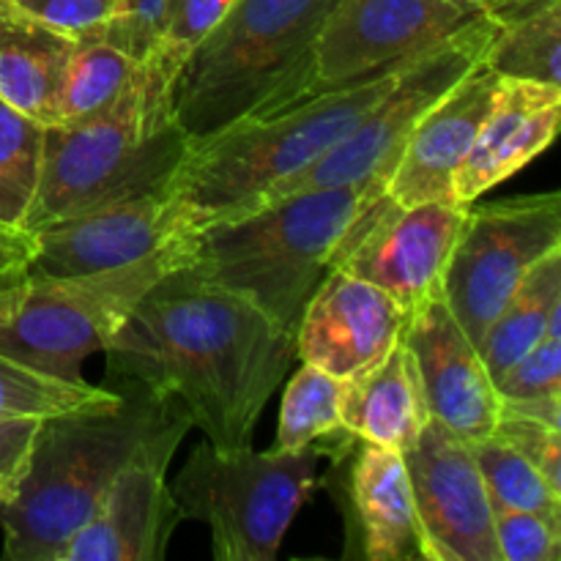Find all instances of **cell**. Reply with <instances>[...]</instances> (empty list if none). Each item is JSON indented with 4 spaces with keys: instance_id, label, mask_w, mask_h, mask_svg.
<instances>
[{
    "instance_id": "1",
    "label": "cell",
    "mask_w": 561,
    "mask_h": 561,
    "mask_svg": "<svg viewBox=\"0 0 561 561\" xmlns=\"http://www.w3.org/2000/svg\"><path fill=\"white\" fill-rule=\"evenodd\" d=\"M104 354L110 378L173 398L211 447L244 449L294 365L296 337L179 268L142 296Z\"/></svg>"
},
{
    "instance_id": "2",
    "label": "cell",
    "mask_w": 561,
    "mask_h": 561,
    "mask_svg": "<svg viewBox=\"0 0 561 561\" xmlns=\"http://www.w3.org/2000/svg\"><path fill=\"white\" fill-rule=\"evenodd\" d=\"M115 398L38 422L16 485L0 499L5 561H64L126 463L186 416L173 398L110 378ZM190 420V416H186Z\"/></svg>"
},
{
    "instance_id": "3",
    "label": "cell",
    "mask_w": 561,
    "mask_h": 561,
    "mask_svg": "<svg viewBox=\"0 0 561 561\" xmlns=\"http://www.w3.org/2000/svg\"><path fill=\"white\" fill-rule=\"evenodd\" d=\"M184 60L159 44L113 107L77 126H44L42 179L25 233L168 190L190 148L173 104Z\"/></svg>"
},
{
    "instance_id": "4",
    "label": "cell",
    "mask_w": 561,
    "mask_h": 561,
    "mask_svg": "<svg viewBox=\"0 0 561 561\" xmlns=\"http://www.w3.org/2000/svg\"><path fill=\"white\" fill-rule=\"evenodd\" d=\"M383 195V184L329 186L230 214L192 236L184 272L241 296L296 337L301 312L334 268L340 244Z\"/></svg>"
},
{
    "instance_id": "5",
    "label": "cell",
    "mask_w": 561,
    "mask_h": 561,
    "mask_svg": "<svg viewBox=\"0 0 561 561\" xmlns=\"http://www.w3.org/2000/svg\"><path fill=\"white\" fill-rule=\"evenodd\" d=\"M334 0H236L186 55L175 118L190 140L318 93V36Z\"/></svg>"
},
{
    "instance_id": "6",
    "label": "cell",
    "mask_w": 561,
    "mask_h": 561,
    "mask_svg": "<svg viewBox=\"0 0 561 561\" xmlns=\"http://www.w3.org/2000/svg\"><path fill=\"white\" fill-rule=\"evenodd\" d=\"M405 64L190 140L184 162L168 186L190 228L197 233L203 225L247 211L268 190L318 162L389 91Z\"/></svg>"
},
{
    "instance_id": "7",
    "label": "cell",
    "mask_w": 561,
    "mask_h": 561,
    "mask_svg": "<svg viewBox=\"0 0 561 561\" xmlns=\"http://www.w3.org/2000/svg\"><path fill=\"white\" fill-rule=\"evenodd\" d=\"M192 236L110 272L25 277L0 294V356L80 381L88 356L107 351L142 296L190 263Z\"/></svg>"
},
{
    "instance_id": "8",
    "label": "cell",
    "mask_w": 561,
    "mask_h": 561,
    "mask_svg": "<svg viewBox=\"0 0 561 561\" xmlns=\"http://www.w3.org/2000/svg\"><path fill=\"white\" fill-rule=\"evenodd\" d=\"M321 449L255 453L197 444L170 482L184 520L211 531L217 561H272L290 524L318 485Z\"/></svg>"
},
{
    "instance_id": "9",
    "label": "cell",
    "mask_w": 561,
    "mask_h": 561,
    "mask_svg": "<svg viewBox=\"0 0 561 561\" xmlns=\"http://www.w3.org/2000/svg\"><path fill=\"white\" fill-rule=\"evenodd\" d=\"M499 25L491 16H480L466 25L447 42L436 44L427 53L416 55L400 69L389 91L367 110L359 124L318 162L290 175L283 184L268 190L257 208L277 197L296 195V192L329 190V186L351 184H383L387 186L405 140L420 124L422 115L449 91L458 80H463L477 64H482ZM247 208V211H250ZM241 214V211H239Z\"/></svg>"
},
{
    "instance_id": "10",
    "label": "cell",
    "mask_w": 561,
    "mask_h": 561,
    "mask_svg": "<svg viewBox=\"0 0 561 561\" xmlns=\"http://www.w3.org/2000/svg\"><path fill=\"white\" fill-rule=\"evenodd\" d=\"M561 250V195H524L474 206L444 268L442 296L480 348L526 274Z\"/></svg>"
},
{
    "instance_id": "11",
    "label": "cell",
    "mask_w": 561,
    "mask_h": 561,
    "mask_svg": "<svg viewBox=\"0 0 561 561\" xmlns=\"http://www.w3.org/2000/svg\"><path fill=\"white\" fill-rule=\"evenodd\" d=\"M469 206L427 201L398 206L378 197L340 244L334 268L354 274L392 296L409 316L442 296L444 268Z\"/></svg>"
},
{
    "instance_id": "12",
    "label": "cell",
    "mask_w": 561,
    "mask_h": 561,
    "mask_svg": "<svg viewBox=\"0 0 561 561\" xmlns=\"http://www.w3.org/2000/svg\"><path fill=\"white\" fill-rule=\"evenodd\" d=\"M480 16L449 0H334L318 36V91L405 64Z\"/></svg>"
},
{
    "instance_id": "13",
    "label": "cell",
    "mask_w": 561,
    "mask_h": 561,
    "mask_svg": "<svg viewBox=\"0 0 561 561\" xmlns=\"http://www.w3.org/2000/svg\"><path fill=\"white\" fill-rule=\"evenodd\" d=\"M427 561H502L471 444L438 420L403 453Z\"/></svg>"
},
{
    "instance_id": "14",
    "label": "cell",
    "mask_w": 561,
    "mask_h": 561,
    "mask_svg": "<svg viewBox=\"0 0 561 561\" xmlns=\"http://www.w3.org/2000/svg\"><path fill=\"white\" fill-rule=\"evenodd\" d=\"M186 416L148 442L110 485L102 507L71 537L64 561H162L181 518L168 466L190 433Z\"/></svg>"
},
{
    "instance_id": "15",
    "label": "cell",
    "mask_w": 561,
    "mask_h": 561,
    "mask_svg": "<svg viewBox=\"0 0 561 561\" xmlns=\"http://www.w3.org/2000/svg\"><path fill=\"white\" fill-rule=\"evenodd\" d=\"M195 230L168 190L93 208L33 236L27 277H77L126 266Z\"/></svg>"
},
{
    "instance_id": "16",
    "label": "cell",
    "mask_w": 561,
    "mask_h": 561,
    "mask_svg": "<svg viewBox=\"0 0 561 561\" xmlns=\"http://www.w3.org/2000/svg\"><path fill=\"white\" fill-rule=\"evenodd\" d=\"M334 449L345 460L343 469V463L332 458V474L337 477V502L343 507L348 557L367 561H427L403 455L362 442L348 431L340 433Z\"/></svg>"
},
{
    "instance_id": "17",
    "label": "cell",
    "mask_w": 561,
    "mask_h": 561,
    "mask_svg": "<svg viewBox=\"0 0 561 561\" xmlns=\"http://www.w3.org/2000/svg\"><path fill=\"white\" fill-rule=\"evenodd\" d=\"M400 337L414 356L433 420L469 444L491 436L502 400L480 348L463 332L444 296L411 310Z\"/></svg>"
},
{
    "instance_id": "18",
    "label": "cell",
    "mask_w": 561,
    "mask_h": 561,
    "mask_svg": "<svg viewBox=\"0 0 561 561\" xmlns=\"http://www.w3.org/2000/svg\"><path fill=\"white\" fill-rule=\"evenodd\" d=\"M405 310L376 285L332 268L296 327V356L329 376L354 378L387 359L403 334Z\"/></svg>"
},
{
    "instance_id": "19",
    "label": "cell",
    "mask_w": 561,
    "mask_h": 561,
    "mask_svg": "<svg viewBox=\"0 0 561 561\" xmlns=\"http://www.w3.org/2000/svg\"><path fill=\"white\" fill-rule=\"evenodd\" d=\"M499 82L502 77L482 60L422 115L387 181L389 201H453V175L491 113Z\"/></svg>"
},
{
    "instance_id": "20",
    "label": "cell",
    "mask_w": 561,
    "mask_h": 561,
    "mask_svg": "<svg viewBox=\"0 0 561 561\" xmlns=\"http://www.w3.org/2000/svg\"><path fill=\"white\" fill-rule=\"evenodd\" d=\"M561 124V88L502 77L485 124L453 175V201L471 206L496 190L557 137Z\"/></svg>"
},
{
    "instance_id": "21",
    "label": "cell",
    "mask_w": 561,
    "mask_h": 561,
    "mask_svg": "<svg viewBox=\"0 0 561 561\" xmlns=\"http://www.w3.org/2000/svg\"><path fill=\"white\" fill-rule=\"evenodd\" d=\"M340 422L351 436L403 455L431 422L414 356L403 337L387 359L362 376L345 378Z\"/></svg>"
},
{
    "instance_id": "22",
    "label": "cell",
    "mask_w": 561,
    "mask_h": 561,
    "mask_svg": "<svg viewBox=\"0 0 561 561\" xmlns=\"http://www.w3.org/2000/svg\"><path fill=\"white\" fill-rule=\"evenodd\" d=\"M77 44L0 0V99L49 126L64 69Z\"/></svg>"
},
{
    "instance_id": "23",
    "label": "cell",
    "mask_w": 561,
    "mask_h": 561,
    "mask_svg": "<svg viewBox=\"0 0 561 561\" xmlns=\"http://www.w3.org/2000/svg\"><path fill=\"white\" fill-rule=\"evenodd\" d=\"M546 334H561V250L548 252L526 274L488 329L480 354L493 381Z\"/></svg>"
},
{
    "instance_id": "24",
    "label": "cell",
    "mask_w": 561,
    "mask_h": 561,
    "mask_svg": "<svg viewBox=\"0 0 561 561\" xmlns=\"http://www.w3.org/2000/svg\"><path fill=\"white\" fill-rule=\"evenodd\" d=\"M140 60L104 42L77 44L64 69L49 126H77L113 107L129 88Z\"/></svg>"
},
{
    "instance_id": "25",
    "label": "cell",
    "mask_w": 561,
    "mask_h": 561,
    "mask_svg": "<svg viewBox=\"0 0 561 561\" xmlns=\"http://www.w3.org/2000/svg\"><path fill=\"white\" fill-rule=\"evenodd\" d=\"M559 47L561 3H551L546 9L518 16L507 25H499L482 60L499 77L561 88Z\"/></svg>"
},
{
    "instance_id": "26",
    "label": "cell",
    "mask_w": 561,
    "mask_h": 561,
    "mask_svg": "<svg viewBox=\"0 0 561 561\" xmlns=\"http://www.w3.org/2000/svg\"><path fill=\"white\" fill-rule=\"evenodd\" d=\"M113 398L115 389L110 387H96L85 378L69 381V378L49 376L0 356V422L49 420L88 405L107 403Z\"/></svg>"
},
{
    "instance_id": "27",
    "label": "cell",
    "mask_w": 561,
    "mask_h": 561,
    "mask_svg": "<svg viewBox=\"0 0 561 561\" xmlns=\"http://www.w3.org/2000/svg\"><path fill=\"white\" fill-rule=\"evenodd\" d=\"M44 124L0 99V225L20 228L42 179Z\"/></svg>"
},
{
    "instance_id": "28",
    "label": "cell",
    "mask_w": 561,
    "mask_h": 561,
    "mask_svg": "<svg viewBox=\"0 0 561 561\" xmlns=\"http://www.w3.org/2000/svg\"><path fill=\"white\" fill-rule=\"evenodd\" d=\"M340 394L343 381L321 367L301 362L290 383L285 387L283 405H279V425L274 447L279 453L312 447L321 438L343 431L340 422Z\"/></svg>"
},
{
    "instance_id": "29",
    "label": "cell",
    "mask_w": 561,
    "mask_h": 561,
    "mask_svg": "<svg viewBox=\"0 0 561 561\" xmlns=\"http://www.w3.org/2000/svg\"><path fill=\"white\" fill-rule=\"evenodd\" d=\"M471 453L480 466L493 510H535V513L561 518V491H557L518 449L491 433L480 442H471Z\"/></svg>"
},
{
    "instance_id": "30",
    "label": "cell",
    "mask_w": 561,
    "mask_h": 561,
    "mask_svg": "<svg viewBox=\"0 0 561 561\" xmlns=\"http://www.w3.org/2000/svg\"><path fill=\"white\" fill-rule=\"evenodd\" d=\"M502 561H559L561 557V518L535 513V510H493Z\"/></svg>"
},
{
    "instance_id": "31",
    "label": "cell",
    "mask_w": 561,
    "mask_h": 561,
    "mask_svg": "<svg viewBox=\"0 0 561 561\" xmlns=\"http://www.w3.org/2000/svg\"><path fill=\"white\" fill-rule=\"evenodd\" d=\"M499 400L561 398V334H546L493 381Z\"/></svg>"
},
{
    "instance_id": "32",
    "label": "cell",
    "mask_w": 561,
    "mask_h": 561,
    "mask_svg": "<svg viewBox=\"0 0 561 561\" xmlns=\"http://www.w3.org/2000/svg\"><path fill=\"white\" fill-rule=\"evenodd\" d=\"M168 0H113L102 42L142 60L162 44Z\"/></svg>"
},
{
    "instance_id": "33",
    "label": "cell",
    "mask_w": 561,
    "mask_h": 561,
    "mask_svg": "<svg viewBox=\"0 0 561 561\" xmlns=\"http://www.w3.org/2000/svg\"><path fill=\"white\" fill-rule=\"evenodd\" d=\"M493 436L518 449L557 491H561V427L548 425L535 416L499 411Z\"/></svg>"
},
{
    "instance_id": "34",
    "label": "cell",
    "mask_w": 561,
    "mask_h": 561,
    "mask_svg": "<svg viewBox=\"0 0 561 561\" xmlns=\"http://www.w3.org/2000/svg\"><path fill=\"white\" fill-rule=\"evenodd\" d=\"M22 11L75 44L102 42L113 0H14Z\"/></svg>"
},
{
    "instance_id": "35",
    "label": "cell",
    "mask_w": 561,
    "mask_h": 561,
    "mask_svg": "<svg viewBox=\"0 0 561 561\" xmlns=\"http://www.w3.org/2000/svg\"><path fill=\"white\" fill-rule=\"evenodd\" d=\"M233 3L236 0H168L162 44L186 58L228 16Z\"/></svg>"
},
{
    "instance_id": "36",
    "label": "cell",
    "mask_w": 561,
    "mask_h": 561,
    "mask_svg": "<svg viewBox=\"0 0 561 561\" xmlns=\"http://www.w3.org/2000/svg\"><path fill=\"white\" fill-rule=\"evenodd\" d=\"M42 420H11L0 422V499L16 485L27 463L33 436Z\"/></svg>"
},
{
    "instance_id": "37",
    "label": "cell",
    "mask_w": 561,
    "mask_h": 561,
    "mask_svg": "<svg viewBox=\"0 0 561 561\" xmlns=\"http://www.w3.org/2000/svg\"><path fill=\"white\" fill-rule=\"evenodd\" d=\"M449 3L485 11L496 25H507V22L518 20V16L531 14V11H540L551 3H561V0H449Z\"/></svg>"
},
{
    "instance_id": "38",
    "label": "cell",
    "mask_w": 561,
    "mask_h": 561,
    "mask_svg": "<svg viewBox=\"0 0 561 561\" xmlns=\"http://www.w3.org/2000/svg\"><path fill=\"white\" fill-rule=\"evenodd\" d=\"M33 255V236L0 225V268H25Z\"/></svg>"
},
{
    "instance_id": "39",
    "label": "cell",
    "mask_w": 561,
    "mask_h": 561,
    "mask_svg": "<svg viewBox=\"0 0 561 561\" xmlns=\"http://www.w3.org/2000/svg\"><path fill=\"white\" fill-rule=\"evenodd\" d=\"M25 277H27L25 268H0V294L14 288V285H20Z\"/></svg>"
}]
</instances>
